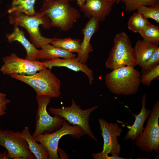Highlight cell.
Listing matches in <instances>:
<instances>
[{"instance_id": "cell-1", "label": "cell", "mask_w": 159, "mask_h": 159, "mask_svg": "<svg viewBox=\"0 0 159 159\" xmlns=\"http://www.w3.org/2000/svg\"><path fill=\"white\" fill-rule=\"evenodd\" d=\"M141 74L132 66L112 69L105 75V83L112 93L117 95H135L139 90Z\"/></svg>"}, {"instance_id": "cell-2", "label": "cell", "mask_w": 159, "mask_h": 159, "mask_svg": "<svg viewBox=\"0 0 159 159\" xmlns=\"http://www.w3.org/2000/svg\"><path fill=\"white\" fill-rule=\"evenodd\" d=\"M40 11L50 19L52 26L67 31L81 16L79 11L65 0H44Z\"/></svg>"}, {"instance_id": "cell-3", "label": "cell", "mask_w": 159, "mask_h": 159, "mask_svg": "<svg viewBox=\"0 0 159 159\" xmlns=\"http://www.w3.org/2000/svg\"><path fill=\"white\" fill-rule=\"evenodd\" d=\"M10 24L14 26H22L27 31L31 41L37 48H41L44 45L51 44L54 38H49L42 36L39 31V26L49 29L52 26L49 19L41 11L34 15L28 16L24 14L16 12L11 14L9 17Z\"/></svg>"}, {"instance_id": "cell-4", "label": "cell", "mask_w": 159, "mask_h": 159, "mask_svg": "<svg viewBox=\"0 0 159 159\" xmlns=\"http://www.w3.org/2000/svg\"><path fill=\"white\" fill-rule=\"evenodd\" d=\"M9 75L30 86L35 91L36 97L46 95L58 97L61 95V80L50 69H42L31 75L12 74Z\"/></svg>"}, {"instance_id": "cell-5", "label": "cell", "mask_w": 159, "mask_h": 159, "mask_svg": "<svg viewBox=\"0 0 159 159\" xmlns=\"http://www.w3.org/2000/svg\"><path fill=\"white\" fill-rule=\"evenodd\" d=\"M108 69H114L125 66H136L134 48L128 35L124 32L117 34L114 44L105 63Z\"/></svg>"}, {"instance_id": "cell-6", "label": "cell", "mask_w": 159, "mask_h": 159, "mask_svg": "<svg viewBox=\"0 0 159 159\" xmlns=\"http://www.w3.org/2000/svg\"><path fill=\"white\" fill-rule=\"evenodd\" d=\"M95 105L85 110L82 109L73 99L69 106L62 108L50 107L49 112L54 115L61 117L74 125L81 128L90 137L97 141L92 133L89 124V117L91 113L98 107Z\"/></svg>"}, {"instance_id": "cell-7", "label": "cell", "mask_w": 159, "mask_h": 159, "mask_svg": "<svg viewBox=\"0 0 159 159\" xmlns=\"http://www.w3.org/2000/svg\"><path fill=\"white\" fill-rule=\"evenodd\" d=\"M144 131L136 139V146L142 150L159 153V101H157L150 111Z\"/></svg>"}, {"instance_id": "cell-8", "label": "cell", "mask_w": 159, "mask_h": 159, "mask_svg": "<svg viewBox=\"0 0 159 159\" xmlns=\"http://www.w3.org/2000/svg\"><path fill=\"white\" fill-rule=\"evenodd\" d=\"M86 134L80 127L71 125L65 120L62 127L55 131L38 135L34 138L37 142L42 144L48 152L49 159H59L58 154L59 142L63 136L70 135L74 138H80Z\"/></svg>"}, {"instance_id": "cell-9", "label": "cell", "mask_w": 159, "mask_h": 159, "mask_svg": "<svg viewBox=\"0 0 159 159\" xmlns=\"http://www.w3.org/2000/svg\"><path fill=\"white\" fill-rule=\"evenodd\" d=\"M0 146L6 149L9 159H36L21 132L0 129Z\"/></svg>"}, {"instance_id": "cell-10", "label": "cell", "mask_w": 159, "mask_h": 159, "mask_svg": "<svg viewBox=\"0 0 159 159\" xmlns=\"http://www.w3.org/2000/svg\"><path fill=\"white\" fill-rule=\"evenodd\" d=\"M38 107L36 117V127L32 135L34 138L38 135L49 133L60 128L64 120L54 115L52 117L47 111V108L52 97L46 95L36 97Z\"/></svg>"}, {"instance_id": "cell-11", "label": "cell", "mask_w": 159, "mask_h": 159, "mask_svg": "<svg viewBox=\"0 0 159 159\" xmlns=\"http://www.w3.org/2000/svg\"><path fill=\"white\" fill-rule=\"evenodd\" d=\"M3 61L4 64L0 70L4 75H31L47 68V64L44 61H32L22 59L14 53L4 58Z\"/></svg>"}, {"instance_id": "cell-12", "label": "cell", "mask_w": 159, "mask_h": 159, "mask_svg": "<svg viewBox=\"0 0 159 159\" xmlns=\"http://www.w3.org/2000/svg\"><path fill=\"white\" fill-rule=\"evenodd\" d=\"M98 121L103 139V150L101 152L114 156H119L121 147L117 138L120 135L122 129L117 123H109L102 118L99 119Z\"/></svg>"}, {"instance_id": "cell-13", "label": "cell", "mask_w": 159, "mask_h": 159, "mask_svg": "<svg viewBox=\"0 0 159 159\" xmlns=\"http://www.w3.org/2000/svg\"><path fill=\"white\" fill-rule=\"evenodd\" d=\"M115 3L107 0H87L83 5L78 6L85 17L94 18L100 22L105 19Z\"/></svg>"}, {"instance_id": "cell-14", "label": "cell", "mask_w": 159, "mask_h": 159, "mask_svg": "<svg viewBox=\"0 0 159 159\" xmlns=\"http://www.w3.org/2000/svg\"><path fill=\"white\" fill-rule=\"evenodd\" d=\"M99 23V22L96 19L91 17L82 30L83 39L81 43L80 50L77 54V57L82 63L86 64L90 53L93 50L90 41L93 35L98 29Z\"/></svg>"}, {"instance_id": "cell-15", "label": "cell", "mask_w": 159, "mask_h": 159, "mask_svg": "<svg viewBox=\"0 0 159 159\" xmlns=\"http://www.w3.org/2000/svg\"><path fill=\"white\" fill-rule=\"evenodd\" d=\"M44 61L47 64V68L49 69H51L53 67H65L75 72L81 71L87 76L90 85L94 82L92 69L89 68L86 64L80 62L77 57L66 59L57 58Z\"/></svg>"}, {"instance_id": "cell-16", "label": "cell", "mask_w": 159, "mask_h": 159, "mask_svg": "<svg viewBox=\"0 0 159 159\" xmlns=\"http://www.w3.org/2000/svg\"><path fill=\"white\" fill-rule=\"evenodd\" d=\"M141 100L142 107L139 114L136 115L132 113L133 116L135 118V121L132 125L127 126L129 129L124 138L125 140H130L131 141L136 139L142 133L144 129L143 125L146 119L149 115L150 110L145 107L146 94L145 93L142 97Z\"/></svg>"}, {"instance_id": "cell-17", "label": "cell", "mask_w": 159, "mask_h": 159, "mask_svg": "<svg viewBox=\"0 0 159 159\" xmlns=\"http://www.w3.org/2000/svg\"><path fill=\"white\" fill-rule=\"evenodd\" d=\"M159 47L158 45L143 39L137 41L134 48L136 65L143 66Z\"/></svg>"}, {"instance_id": "cell-18", "label": "cell", "mask_w": 159, "mask_h": 159, "mask_svg": "<svg viewBox=\"0 0 159 159\" xmlns=\"http://www.w3.org/2000/svg\"><path fill=\"white\" fill-rule=\"evenodd\" d=\"M6 37L9 42L17 41L21 44L26 51V59L32 61L36 60L39 50L26 38L23 32L20 30L18 26H14L13 32L8 34Z\"/></svg>"}, {"instance_id": "cell-19", "label": "cell", "mask_w": 159, "mask_h": 159, "mask_svg": "<svg viewBox=\"0 0 159 159\" xmlns=\"http://www.w3.org/2000/svg\"><path fill=\"white\" fill-rule=\"evenodd\" d=\"M39 50L36 60H50L57 58H69L76 57V55L68 51L51 45L49 43L43 45Z\"/></svg>"}, {"instance_id": "cell-20", "label": "cell", "mask_w": 159, "mask_h": 159, "mask_svg": "<svg viewBox=\"0 0 159 159\" xmlns=\"http://www.w3.org/2000/svg\"><path fill=\"white\" fill-rule=\"evenodd\" d=\"M29 149L37 159H49L48 151L41 143H38L31 135L29 127L25 126L21 132Z\"/></svg>"}, {"instance_id": "cell-21", "label": "cell", "mask_w": 159, "mask_h": 159, "mask_svg": "<svg viewBox=\"0 0 159 159\" xmlns=\"http://www.w3.org/2000/svg\"><path fill=\"white\" fill-rule=\"evenodd\" d=\"M36 0H12L11 6L8 11L9 14L16 12L22 13L28 16L35 15L34 9Z\"/></svg>"}, {"instance_id": "cell-22", "label": "cell", "mask_w": 159, "mask_h": 159, "mask_svg": "<svg viewBox=\"0 0 159 159\" xmlns=\"http://www.w3.org/2000/svg\"><path fill=\"white\" fill-rule=\"evenodd\" d=\"M81 40L70 38L64 39L54 38L51 44L53 46L61 49L77 54L81 49Z\"/></svg>"}, {"instance_id": "cell-23", "label": "cell", "mask_w": 159, "mask_h": 159, "mask_svg": "<svg viewBox=\"0 0 159 159\" xmlns=\"http://www.w3.org/2000/svg\"><path fill=\"white\" fill-rule=\"evenodd\" d=\"M150 23L148 19L144 17L141 14L134 13L129 18L127 27L133 32L138 33Z\"/></svg>"}, {"instance_id": "cell-24", "label": "cell", "mask_w": 159, "mask_h": 159, "mask_svg": "<svg viewBox=\"0 0 159 159\" xmlns=\"http://www.w3.org/2000/svg\"><path fill=\"white\" fill-rule=\"evenodd\" d=\"M139 33L143 39L151 42L158 45L159 42V27L150 23Z\"/></svg>"}, {"instance_id": "cell-25", "label": "cell", "mask_w": 159, "mask_h": 159, "mask_svg": "<svg viewBox=\"0 0 159 159\" xmlns=\"http://www.w3.org/2000/svg\"><path fill=\"white\" fill-rule=\"evenodd\" d=\"M137 10V12L141 14L145 18L152 19L157 23H159V3L150 6H142Z\"/></svg>"}, {"instance_id": "cell-26", "label": "cell", "mask_w": 159, "mask_h": 159, "mask_svg": "<svg viewBox=\"0 0 159 159\" xmlns=\"http://www.w3.org/2000/svg\"><path fill=\"white\" fill-rule=\"evenodd\" d=\"M159 0H121L124 4L125 11L128 12L137 10L142 6H150L159 3Z\"/></svg>"}, {"instance_id": "cell-27", "label": "cell", "mask_w": 159, "mask_h": 159, "mask_svg": "<svg viewBox=\"0 0 159 159\" xmlns=\"http://www.w3.org/2000/svg\"><path fill=\"white\" fill-rule=\"evenodd\" d=\"M159 63V47L155 50L151 57L141 67L140 73L144 74L154 68Z\"/></svg>"}, {"instance_id": "cell-28", "label": "cell", "mask_w": 159, "mask_h": 159, "mask_svg": "<svg viewBox=\"0 0 159 159\" xmlns=\"http://www.w3.org/2000/svg\"><path fill=\"white\" fill-rule=\"evenodd\" d=\"M159 65H158L154 68L144 74H141V83L147 86H149L151 82L156 78H159Z\"/></svg>"}, {"instance_id": "cell-29", "label": "cell", "mask_w": 159, "mask_h": 159, "mask_svg": "<svg viewBox=\"0 0 159 159\" xmlns=\"http://www.w3.org/2000/svg\"><path fill=\"white\" fill-rule=\"evenodd\" d=\"M11 102V100L7 98L6 94L0 93V116L6 114L7 105Z\"/></svg>"}, {"instance_id": "cell-30", "label": "cell", "mask_w": 159, "mask_h": 159, "mask_svg": "<svg viewBox=\"0 0 159 159\" xmlns=\"http://www.w3.org/2000/svg\"><path fill=\"white\" fill-rule=\"evenodd\" d=\"M92 157L94 159H125L122 157L119 156H109L108 155L102 153V152L94 153L92 154Z\"/></svg>"}, {"instance_id": "cell-31", "label": "cell", "mask_w": 159, "mask_h": 159, "mask_svg": "<svg viewBox=\"0 0 159 159\" xmlns=\"http://www.w3.org/2000/svg\"><path fill=\"white\" fill-rule=\"evenodd\" d=\"M9 159L6 151H4V152L0 153V159Z\"/></svg>"}, {"instance_id": "cell-32", "label": "cell", "mask_w": 159, "mask_h": 159, "mask_svg": "<svg viewBox=\"0 0 159 159\" xmlns=\"http://www.w3.org/2000/svg\"><path fill=\"white\" fill-rule=\"evenodd\" d=\"M87 0H77V4L78 5H83Z\"/></svg>"}, {"instance_id": "cell-33", "label": "cell", "mask_w": 159, "mask_h": 159, "mask_svg": "<svg viewBox=\"0 0 159 159\" xmlns=\"http://www.w3.org/2000/svg\"><path fill=\"white\" fill-rule=\"evenodd\" d=\"M110 1H114L117 3H118L120 1H121V0H107Z\"/></svg>"}, {"instance_id": "cell-34", "label": "cell", "mask_w": 159, "mask_h": 159, "mask_svg": "<svg viewBox=\"0 0 159 159\" xmlns=\"http://www.w3.org/2000/svg\"><path fill=\"white\" fill-rule=\"evenodd\" d=\"M66 0L69 2V1H73V0Z\"/></svg>"}]
</instances>
